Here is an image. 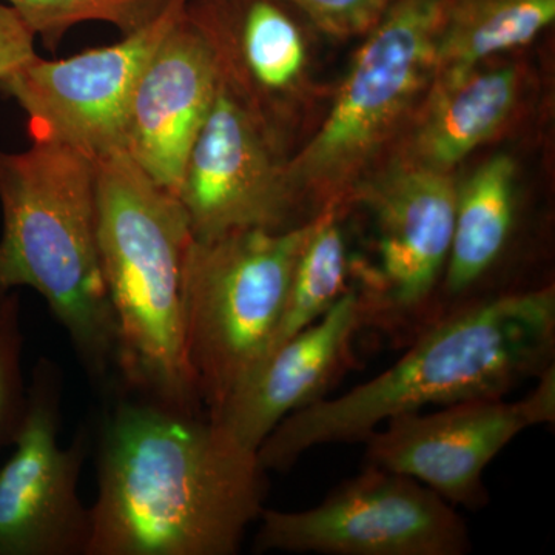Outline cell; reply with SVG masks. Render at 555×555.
I'll return each mask as SVG.
<instances>
[{
  "label": "cell",
  "instance_id": "cell-9",
  "mask_svg": "<svg viewBox=\"0 0 555 555\" xmlns=\"http://www.w3.org/2000/svg\"><path fill=\"white\" fill-rule=\"evenodd\" d=\"M190 0H169L145 27L67 60L39 54L0 79L28 120L31 141L60 142L94 160L126 152L127 116L142 69Z\"/></svg>",
  "mask_w": 555,
  "mask_h": 555
},
{
  "label": "cell",
  "instance_id": "cell-17",
  "mask_svg": "<svg viewBox=\"0 0 555 555\" xmlns=\"http://www.w3.org/2000/svg\"><path fill=\"white\" fill-rule=\"evenodd\" d=\"M555 21V0H441L436 73L462 72L532 42Z\"/></svg>",
  "mask_w": 555,
  "mask_h": 555
},
{
  "label": "cell",
  "instance_id": "cell-8",
  "mask_svg": "<svg viewBox=\"0 0 555 555\" xmlns=\"http://www.w3.org/2000/svg\"><path fill=\"white\" fill-rule=\"evenodd\" d=\"M255 553L466 555L473 550L455 506L415 478L366 465L305 511L262 509Z\"/></svg>",
  "mask_w": 555,
  "mask_h": 555
},
{
  "label": "cell",
  "instance_id": "cell-18",
  "mask_svg": "<svg viewBox=\"0 0 555 555\" xmlns=\"http://www.w3.org/2000/svg\"><path fill=\"white\" fill-rule=\"evenodd\" d=\"M349 257L341 206L324 208L313 221L299 255L270 353L288 338L317 323L349 291ZM266 357V358H268ZM262 364V363H261Z\"/></svg>",
  "mask_w": 555,
  "mask_h": 555
},
{
  "label": "cell",
  "instance_id": "cell-7",
  "mask_svg": "<svg viewBox=\"0 0 555 555\" xmlns=\"http://www.w3.org/2000/svg\"><path fill=\"white\" fill-rule=\"evenodd\" d=\"M456 189L451 173L400 163L361 181L346 203L366 207L375 261L350 269L363 332L406 347L438 318V297L454 235Z\"/></svg>",
  "mask_w": 555,
  "mask_h": 555
},
{
  "label": "cell",
  "instance_id": "cell-22",
  "mask_svg": "<svg viewBox=\"0 0 555 555\" xmlns=\"http://www.w3.org/2000/svg\"><path fill=\"white\" fill-rule=\"evenodd\" d=\"M35 42L36 36L20 14L0 0V79L38 56Z\"/></svg>",
  "mask_w": 555,
  "mask_h": 555
},
{
  "label": "cell",
  "instance_id": "cell-2",
  "mask_svg": "<svg viewBox=\"0 0 555 555\" xmlns=\"http://www.w3.org/2000/svg\"><path fill=\"white\" fill-rule=\"evenodd\" d=\"M554 360V284L485 299L438 318L382 374L286 416L258 448L259 463L287 473L312 448L364 443L392 416L505 398Z\"/></svg>",
  "mask_w": 555,
  "mask_h": 555
},
{
  "label": "cell",
  "instance_id": "cell-12",
  "mask_svg": "<svg viewBox=\"0 0 555 555\" xmlns=\"http://www.w3.org/2000/svg\"><path fill=\"white\" fill-rule=\"evenodd\" d=\"M554 423L555 366L518 401L476 398L392 416L364 441L366 465L415 478L451 505L483 509L486 467L524 430Z\"/></svg>",
  "mask_w": 555,
  "mask_h": 555
},
{
  "label": "cell",
  "instance_id": "cell-6",
  "mask_svg": "<svg viewBox=\"0 0 555 555\" xmlns=\"http://www.w3.org/2000/svg\"><path fill=\"white\" fill-rule=\"evenodd\" d=\"M440 22L441 0H397L366 33L323 126L286 163L291 188L310 217L345 206L433 80Z\"/></svg>",
  "mask_w": 555,
  "mask_h": 555
},
{
  "label": "cell",
  "instance_id": "cell-11",
  "mask_svg": "<svg viewBox=\"0 0 555 555\" xmlns=\"http://www.w3.org/2000/svg\"><path fill=\"white\" fill-rule=\"evenodd\" d=\"M175 196L196 240L233 230L284 232L313 219L291 188L268 120L224 78L190 149Z\"/></svg>",
  "mask_w": 555,
  "mask_h": 555
},
{
  "label": "cell",
  "instance_id": "cell-4",
  "mask_svg": "<svg viewBox=\"0 0 555 555\" xmlns=\"http://www.w3.org/2000/svg\"><path fill=\"white\" fill-rule=\"evenodd\" d=\"M96 198L116 323L112 393L206 412L185 356L184 272L193 233L184 208L126 152L96 160Z\"/></svg>",
  "mask_w": 555,
  "mask_h": 555
},
{
  "label": "cell",
  "instance_id": "cell-10",
  "mask_svg": "<svg viewBox=\"0 0 555 555\" xmlns=\"http://www.w3.org/2000/svg\"><path fill=\"white\" fill-rule=\"evenodd\" d=\"M64 374L39 358L28 385L24 426L0 467V555H87L90 507L79 480L93 447L89 426L61 447Z\"/></svg>",
  "mask_w": 555,
  "mask_h": 555
},
{
  "label": "cell",
  "instance_id": "cell-15",
  "mask_svg": "<svg viewBox=\"0 0 555 555\" xmlns=\"http://www.w3.org/2000/svg\"><path fill=\"white\" fill-rule=\"evenodd\" d=\"M517 228L516 164L509 156H494L456 189L454 235L438 318L500 297L496 272L513 250Z\"/></svg>",
  "mask_w": 555,
  "mask_h": 555
},
{
  "label": "cell",
  "instance_id": "cell-1",
  "mask_svg": "<svg viewBox=\"0 0 555 555\" xmlns=\"http://www.w3.org/2000/svg\"><path fill=\"white\" fill-rule=\"evenodd\" d=\"M96 437L87 555H235L268 470L206 412L115 392Z\"/></svg>",
  "mask_w": 555,
  "mask_h": 555
},
{
  "label": "cell",
  "instance_id": "cell-3",
  "mask_svg": "<svg viewBox=\"0 0 555 555\" xmlns=\"http://www.w3.org/2000/svg\"><path fill=\"white\" fill-rule=\"evenodd\" d=\"M0 295L30 287L91 385L116 383V323L98 241L96 160L60 142L0 149Z\"/></svg>",
  "mask_w": 555,
  "mask_h": 555
},
{
  "label": "cell",
  "instance_id": "cell-20",
  "mask_svg": "<svg viewBox=\"0 0 555 555\" xmlns=\"http://www.w3.org/2000/svg\"><path fill=\"white\" fill-rule=\"evenodd\" d=\"M21 295L17 291L0 295V451L13 447L28 406V386L22 372L24 332Z\"/></svg>",
  "mask_w": 555,
  "mask_h": 555
},
{
  "label": "cell",
  "instance_id": "cell-16",
  "mask_svg": "<svg viewBox=\"0 0 555 555\" xmlns=\"http://www.w3.org/2000/svg\"><path fill=\"white\" fill-rule=\"evenodd\" d=\"M518 96L516 67L437 73L401 163L451 173L506 126Z\"/></svg>",
  "mask_w": 555,
  "mask_h": 555
},
{
  "label": "cell",
  "instance_id": "cell-14",
  "mask_svg": "<svg viewBox=\"0 0 555 555\" xmlns=\"http://www.w3.org/2000/svg\"><path fill=\"white\" fill-rule=\"evenodd\" d=\"M363 334L356 291H349L317 323L278 346L214 416L241 447L257 451L286 416L326 398L356 364Z\"/></svg>",
  "mask_w": 555,
  "mask_h": 555
},
{
  "label": "cell",
  "instance_id": "cell-13",
  "mask_svg": "<svg viewBox=\"0 0 555 555\" xmlns=\"http://www.w3.org/2000/svg\"><path fill=\"white\" fill-rule=\"evenodd\" d=\"M221 80L217 50L188 5L139 76L124 142L127 155L173 195Z\"/></svg>",
  "mask_w": 555,
  "mask_h": 555
},
{
  "label": "cell",
  "instance_id": "cell-5",
  "mask_svg": "<svg viewBox=\"0 0 555 555\" xmlns=\"http://www.w3.org/2000/svg\"><path fill=\"white\" fill-rule=\"evenodd\" d=\"M313 221L284 232L233 230L190 244L185 356L210 418L268 357Z\"/></svg>",
  "mask_w": 555,
  "mask_h": 555
},
{
  "label": "cell",
  "instance_id": "cell-19",
  "mask_svg": "<svg viewBox=\"0 0 555 555\" xmlns=\"http://www.w3.org/2000/svg\"><path fill=\"white\" fill-rule=\"evenodd\" d=\"M20 14L36 38L54 50L82 22H107L122 35L145 27L169 0H3Z\"/></svg>",
  "mask_w": 555,
  "mask_h": 555
},
{
  "label": "cell",
  "instance_id": "cell-21",
  "mask_svg": "<svg viewBox=\"0 0 555 555\" xmlns=\"http://www.w3.org/2000/svg\"><path fill=\"white\" fill-rule=\"evenodd\" d=\"M318 30L335 38L371 31L397 0H284Z\"/></svg>",
  "mask_w": 555,
  "mask_h": 555
}]
</instances>
